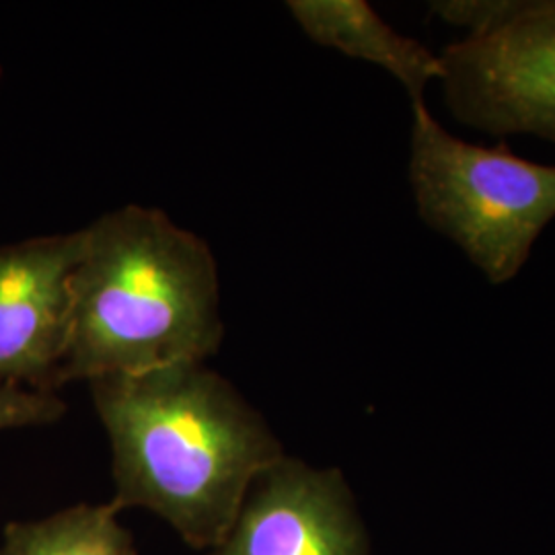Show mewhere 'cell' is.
<instances>
[{"mask_svg":"<svg viewBox=\"0 0 555 555\" xmlns=\"http://www.w3.org/2000/svg\"><path fill=\"white\" fill-rule=\"evenodd\" d=\"M64 412L66 405L56 393L0 387V430L54 424Z\"/></svg>","mask_w":555,"mask_h":555,"instance_id":"9c48e42d","label":"cell"},{"mask_svg":"<svg viewBox=\"0 0 555 555\" xmlns=\"http://www.w3.org/2000/svg\"><path fill=\"white\" fill-rule=\"evenodd\" d=\"M410 183L422 220L451 238L492 284L522 270L537 238L555 219V167L453 137L412 105Z\"/></svg>","mask_w":555,"mask_h":555,"instance_id":"3957f363","label":"cell"},{"mask_svg":"<svg viewBox=\"0 0 555 555\" xmlns=\"http://www.w3.org/2000/svg\"><path fill=\"white\" fill-rule=\"evenodd\" d=\"M82 231L60 387L204 364L217 354L224 323L219 270L206 241L137 204Z\"/></svg>","mask_w":555,"mask_h":555,"instance_id":"7a4b0ae2","label":"cell"},{"mask_svg":"<svg viewBox=\"0 0 555 555\" xmlns=\"http://www.w3.org/2000/svg\"><path fill=\"white\" fill-rule=\"evenodd\" d=\"M105 504H77L56 515L4 527L0 555H137L132 535Z\"/></svg>","mask_w":555,"mask_h":555,"instance_id":"ba28073f","label":"cell"},{"mask_svg":"<svg viewBox=\"0 0 555 555\" xmlns=\"http://www.w3.org/2000/svg\"><path fill=\"white\" fill-rule=\"evenodd\" d=\"M435 13L469 29L440 54L453 118L555 142V0L437 2Z\"/></svg>","mask_w":555,"mask_h":555,"instance_id":"277c9868","label":"cell"},{"mask_svg":"<svg viewBox=\"0 0 555 555\" xmlns=\"http://www.w3.org/2000/svg\"><path fill=\"white\" fill-rule=\"evenodd\" d=\"M288 11L309 40L396 77L412 105L426 103L428 85L442 77L440 56L401 36L364 0H293Z\"/></svg>","mask_w":555,"mask_h":555,"instance_id":"52a82bcc","label":"cell"},{"mask_svg":"<svg viewBox=\"0 0 555 555\" xmlns=\"http://www.w3.org/2000/svg\"><path fill=\"white\" fill-rule=\"evenodd\" d=\"M366 535L337 469L284 455L261 472L229 533L206 555H366Z\"/></svg>","mask_w":555,"mask_h":555,"instance_id":"8992f818","label":"cell"},{"mask_svg":"<svg viewBox=\"0 0 555 555\" xmlns=\"http://www.w3.org/2000/svg\"><path fill=\"white\" fill-rule=\"evenodd\" d=\"M89 387L112 444V504L151 511L202 552L219 545L256 477L286 455L258 410L204 364Z\"/></svg>","mask_w":555,"mask_h":555,"instance_id":"6da1fadb","label":"cell"},{"mask_svg":"<svg viewBox=\"0 0 555 555\" xmlns=\"http://www.w3.org/2000/svg\"><path fill=\"white\" fill-rule=\"evenodd\" d=\"M85 231L0 247V387L56 393Z\"/></svg>","mask_w":555,"mask_h":555,"instance_id":"5b68a950","label":"cell"}]
</instances>
